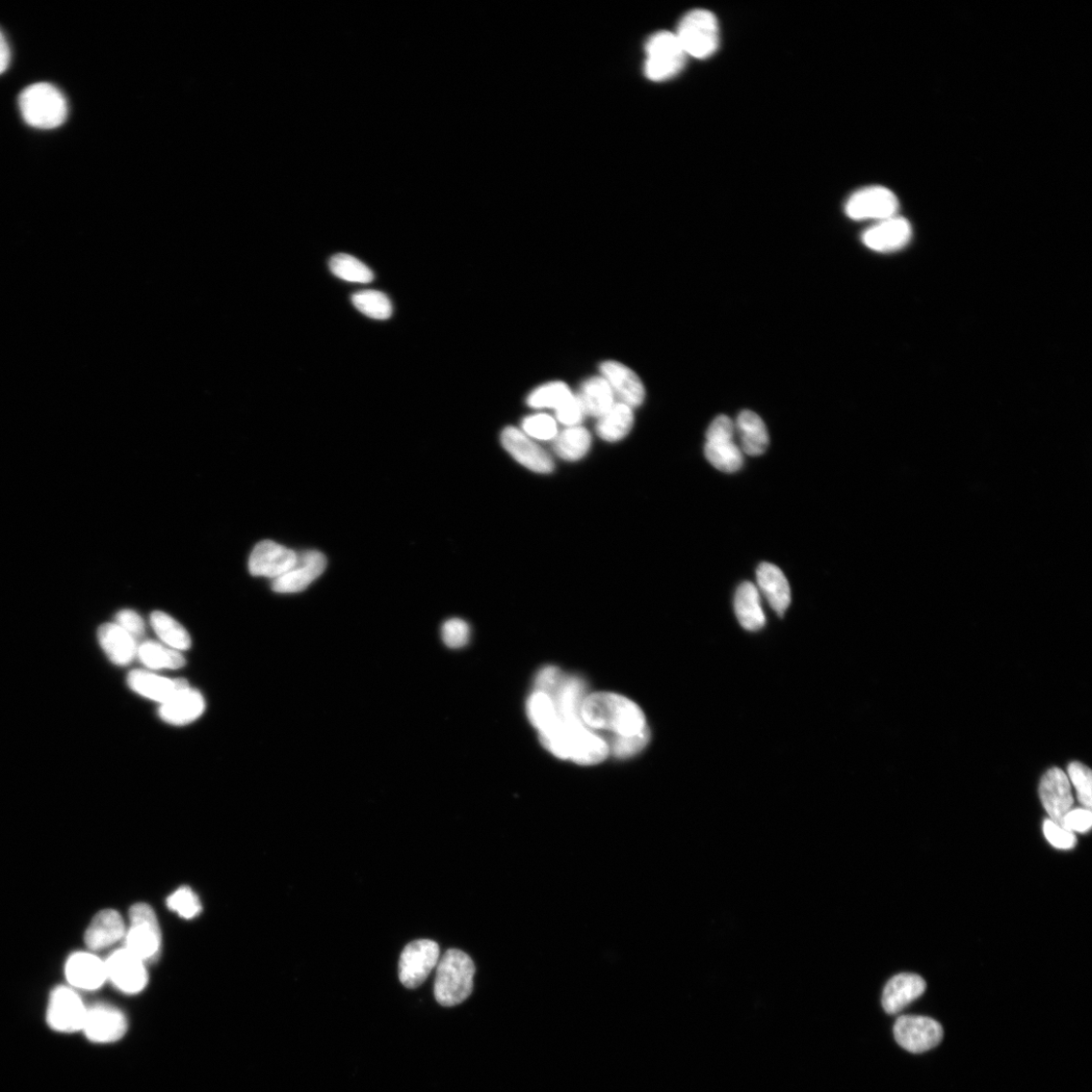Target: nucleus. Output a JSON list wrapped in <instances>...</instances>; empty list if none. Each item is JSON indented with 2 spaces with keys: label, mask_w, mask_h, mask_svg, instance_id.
I'll use <instances>...</instances> for the list:
<instances>
[{
  "label": "nucleus",
  "mask_w": 1092,
  "mask_h": 1092,
  "mask_svg": "<svg viewBox=\"0 0 1092 1092\" xmlns=\"http://www.w3.org/2000/svg\"><path fill=\"white\" fill-rule=\"evenodd\" d=\"M581 718L591 730L611 732L617 737L635 736L647 727L642 710L634 701L610 692L587 696Z\"/></svg>",
  "instance_id": "nucleus-1"
},
{
  "label": "nucleus",
  "mask_w": 1092,
  "mask_h": 1092,
  "mask_svg": "<svg viewBox=\"0 0 1092 1092\" xmlns=\"http://www.w3.org/2000/svg\"><path fill=\"white\" fill-rule=\"evenodd\" d=\"M539 737L542 746L554 756L581 766L600 764L610 753L608 743L593 733L582 719H560L553 730Z\"/></svg>",
  "instance_id": "nucleus-2"
},
{
  "label": "nucleus",
  "mask_w": 1092,
  "mask_h": 1092,
  "mask_svg": "<svg viewBox=\"0 0 1092 1092\" xmlns=\"http://www.w3.org/2000/svg\"><path fill=\"white\" fill-rule=\"evenodd\" d=\"M476 967L472 958L457 950H449L436 966L434 997L446 1007L458 1005L469 999L474 991Z\"/></svg>",
  "instance_id": "nucleus-3"
},
{
  "label": "nucleus",
  "mask_w": 1092,
  "mask_h": 1092,
  "mask_svg": "<svg viewBox=\"0 0 1092 1092\" xmlns=\"http://www.w3.org/2000/svg\"><path fill=\"white\" fill-rule=\"evenodd\" d=\"M18 105L24 122L42 129L60 127L68 113L62 92L47 83L24 89L19 95Z\"/></svg>",
  "instance_id": "nucleus-4"
},
{
  "label": "nucleus",
  "mask_w": 1092,
  "mask_h": 1092,
  "mask_svg": "<svg viewBox=\"0 0 1092 1092\" xmlns=\"http://www.w3.org/2000/svg\"><path fill=\"white\" fill-rule=\"evenodd\" d=\"M677 36L685 55L705 60L716 54L720 42L719 23L715 15L705 9L688 12L680 20Z\"/></svg>",
  "instance_id": "nucleus-5"
},
{
  "label": "nucleus",
  "mask_w": 1092,
  "mask_h": 1092,
  "mask_svg": "<svg viewBox=\"0 0 1092 1092\" xmlns=\"http://www.w3.org/2000/svg\"><path fill=\"white\" fill-rule=\"evenodd\" d=\"M129 928L126 931V949L147 962L161 956L163 935L158 916L146 903H137L129 909Z\"/></svg>",
  "instance_id": "nucleus-6"
},
{
  "label": "nucleus",
  "mask_w": 1092,
  "mask_h": 1092,
  "mask_svg": "<svg viewBox=\"0 0 1092 1092\" xmlns=\"http://www.w3.org/2000/svg\"><path fill=\"white\" fill-rule=\"evenodd\" d=\"M644 74L649 81L666 82L685 67L687 55L674 33L654 34L645 46Z\"/></svg>",
  "instance_id": "nucleus-7"
},
{
  "label": "nucleus",
  "mask_w": 1092,
  "mask_h": 1092,
  "mask_svg": "<svg viewBox=\"0 0 1092 1092\" xmlns=\"http://www.w3.org/2000/svg\"><path fill=\"white\" fill-rule=\"evenodd\" d=\"M88 1009L74 988L59 986L50 995L47 1022L52 1030L61 1034L82 1032Z\"/></svg>",
  "instance_id": "nucleus-8"
},
{
  "label": "nucleus",
  "mask_w": 1092,
  "mask_h": 1092,
  "mask_svg": "<svg viewBox=\"0 0 1092 1092\" xmlns=\"http://www.w3.org/2000/svg\"><path fill=\"white\" fill-rule=\"evenodd\" d=\"M898 206V200L891 190L870 187L851 196L845 204V212L855 221L880 222L896 216Z\"/></svg>",
  "instance_id": "nucleus-9"
},
{
  "label": "nucleus",
  "mask_w": 1092,
  "mask_h": 1092,
  "mask_svg": "<svg viewBox=\"0 0 1092 1092\" xmlns=\"http://www.w3.org/2000/svg\"><path fill=\"white\" fill-rule=\"evenodd\" d=\"M440 949L431 940H416L403 950L399 961L401 983L414 990L422 985L439 962Z\"/></svg>",
  "instance_id": "nucleus-10"
},
{
  "label": "nucleus",
  "mask_w": 1092,
  "mask_h": 1092,
  "mask_svg": "<svg viewBox=\"0 0 1092 1092\" xmlns=\"http://www.w3.org/2000/svg\"><path fill=\"white\" fill-rule=\"evenodd\" d=\"M899 1046L910 1053H924L937 1047L943 1039L942 1026L930 1018L902 1016L893 1029Z\"/></svg>",
  "instance_id": "nucleus-11"
},
{
  "label": "nucleus",
  "mask_w": 1092,
  "mask_h": 1092,
  "mask_svg": "<svg viewBox=\"0 0 1092 1092\" xmlns=\"http://www.w3.org/2000/svg\"><path fill=\"white\" fill-rule=\"evenodd\" d=\"M108 980L126 995H138L148 984L146 964L126 948L115 951L106 961Z\"/></svg>",
  "instance_id": "nucleus-12"
},
{
  "label": "nucleus",
  "mask_w": 1092,
  "mask_h": 1092,
  "mask_svg": "<svg viewBox=\"0 0 1092 1092\" xmlns=\"http://www.w3.org/2000/svg\"><path fill=\"white\" fill-rule=\"evenodd\" d=\"M127 1031L124 1012L109 1004L89 1007L83 1033L95 1044H112L120 1041Z\"/></svg>",
  "instance_id": "nucleus-13"
},
{
  "label": "nucleus",
  "mask_w": 1092,
  "mask_h": 1092,
  "mask_svg": "<svg viewBox=\"0 0 1092 1092\" xmlns=\"http://www.w3.org/2000/svg\"><path fill=\"white\" fill-rule=\"evenodd\" d=\"M503 448L527 469L537 474H551L555 470L553 457L523 430L507 427L501 435Z\"/></svg>",
  "instance_id": "nucleus-14"
},
{
  "label": "nucleus",
  "mask_w": 1092,
  "mask_h": 1092,
  "mask_svg": "<svg viewBox=\"0 0 1092 1092\" xmlns=\"http://www.w3.org/2000/svg\"><path fill=\"white\" fill-rule=\"evenodd\" d=\"M297 559L298 554L294 551L277 542L264 540L255 545L248 567L252 576L273 581L287 573L295 565Z\"/></svg>",
  "instance_id": "nucleus-15"
},
{
  "label": "nucleus",
  "mask_w": 1092,
  "mask_h": 1092,
  "mask_svg": "<svg viewBox=\"0 0 1092 1092\" xmlns=\"http://www.w3.org/2000/svg\"><path fill=\"white\" fill-rule=\"evenodd\" d=\"M65 977L77 992L97 991L108 981L106 961L91 952L73 953L65 964Z\"/></svg>",
  "instance_id": "nucleus-16"
},
{
  "label": "nucleus",
  "mask_w": 1092,
  "mask_h": 1092,
  "mask_svg": "<svg viewBox=\"0 0 1092 1092\" xmlns=\"http://www.w3.org/2000/svg\"><path fill=\"white\" fill-rule=\"evenodd\" d=\"M326 566L327 559L318 551H308L298 555L295 565L287 573L273 581V590L279 594L302 592L324 573Z\"/></svg>",
  "instance_id": "nucleus-17"
},
{
  "label": "nucleus",
  "mask_w": 1092,
  "mask_h": 1092,
  "mask_svg": "<svg viewBox=\"0 0 1092 1092\" xmlns=\"http://www.w3.org/2000/svg\"><path fill=\"white\" fill-rule=\"evenodd\" d=\"M1038 792L1050 819L1063 826L1064 818L1074 805L1069 777L1058 768L1049 770L1042 778Z\"/></svg>",
  "instance_id": "nucleus-18"
},
{
  "label": "nucleus",
  "mask_w": 1092,
  "mask_h": 1092,
  "mask_svg": "<svg viewBox=\"0 0 1092 1092\" xmlns=\"http://www.w3.org/2000/svg\"><path fill=\"white\" fill-rule=\"evenodd\" d=\"M913 230L904 218L894 216L878 222L863 233L862 241L869 249L877 252L896 251L912 238Z\"/></svg>",
  "instance_id": "nucleus-19"
},
{
  "label": "nucleus",
  "mask_w": 1092,
  "mask_h": 1092,
  "mask_svg": "<svg viewBox=\"0 0 1092 1092\" xmlns=\"http://www.w3.org/2000/svg\"><path fill=\"white\" fill-rule=\"evenodd\" d=\"M601 370L619 402L631 408L638 407L643 403L644 385L633 370L613 360L603 362Z\"/></svg>",
  "instance_id": "nucleus-20"
},
{
  "label": "nucleus",
  "mask_w": 1092,
  "mask_h": 1092,
  "mask_svg": "<svg viewBox=\"0 0 1092 1092\" xmlns=\"http://www.w3.org/2000/svg\"><path fill=\"white\" fill-rule=\"evenodd\" d=\"M127 684L137 694L165 704L177 693L187 690L190 685L185 679H169L160 674L143 670H135L128 673Z\"/></svg>",
  "instance_id": "nucleus-21"
},
{
  "label": "nucleus",
  "mask_w": 1092,
  "mask_h": 1092,
  "mask_svg": "<svg viewBox=\"0 0 1092 1092\" xmlns=\"http://www.w3.org/2000/svg\"><path fill=\"white\" fill-rule=\"evenodd\" d=\"M126 931L125 921L116 910H101L87 928L85 942L93 952L105 950L125 939Z\"/></svg>",
  "instance_id": "nucleus-22"
},
{
  "label": "nucleus",
  "mask_w": 1092,
  "mask_h": 1092,
  "mask_svg": "<svg viewBox=\"0 0 1092 1092\" xmlns=\"http://www.w3.org/2000/svg\"><path fill=\"white\" fill-rule=\"evenodd\" d=\"M927 983L921 976L901 973L892 977L882 996V1005L890 1015H896L909 1003L921 998L926 992Z\"/></svg>",
  "instance_id": "nucleus-23"
},
{
  "label": "nucleus",
  "mask_w": 1092,
  "mask_h": 1092,
  "mask_svg": "<svg viewBox=\"0 0 1092 1092\" xmlns=\"http://www.w3.org/2000/svg\"><path fill=\"white\" fill-rule=\"evenodd\" d=\"M757 582L772 609L783 616L791 604V589L783 571L763 563L757 569Z\"/></svg>",
  "instance_id": "nucleus-24"
},
{
  "label": "nucleus",
  "mask_w": 1092,
  "mask_h": 1092,
  "mask_svg": "<svg viewBox=\"0 0 1092 1092\" xmlns=\"http://www.w3.org/2000/svg\"><path fill=\"white\" fill-rule=\"evenodd\" d=\"M97 637L103 652L115 665L127 666L137 657L139 647L137 639L119 627L116 622L102 624Z\"/></svg>",
  "instance_id": "nucleus-25"
},
{
  "label": "nucleus",
  "mask_w": 1092,
  "mask_h": 1092,
  "mask_svg": "<svg viewBox=\"0 0 1092 1092\" xmlns=\"http://www.w3.org/2000/svg\"><path fill=\"white\" fill-rule=\"evenodd\" d=\"M204 709L205 702L201 693L190 687L162 705L159 713L169 724L187 725L200 717Z\"/></svg>",
  "instance_id": "nucleus-26"
},
{
  "label": "nucleus",
  "mask_w": 1092,
  "mask_h": 1092,
  "mask_svg": "<svg viewBox=\"0 0 1092 1092\" xmlns=\"http://www.w3.org/2000/svg\"><path fill=\"white\" fill-rule=\"evenodd\" d=\"M735 427L740 435L743 453L759 456L767 452L770 445L769 433L757 413L748 410L741 412Z\"/></svg>",
  "instance_id": "nucleus-27"
},
{
  "label": "nucleus",
  "mask_w": 1092,
  "mask_h": 1092,
  "mask_svg": "<svg viewBox=\"0 0 1092 1092\" xmlns=\"http://www.w3.org/2000/svg\"><path fill=\"white\" fill-rule=\"evenodd\" d=\"M735 611L741 626L748 632L765 627L766 615L758 588L750 582L741 584L735 596Z\"/></svg>",
  "instance_id": "nucleus-28"
},
{
  "label": "nucleus",
  "mask_w": 1092,
  "mask_h": 1092,
  "mask_svg": "<svg viewBox=\"0 0 1092 1092\" xmlns=\"http://www.w3.org/2000/svg\"><path fill=\"white\" fill-rule=\"evenodd\" d=\"M560 718L563 720H577L581 718V708L586 697L585 686L581 679L576 677H562L555 690L551 693Z\"/></svg>",
  "instance_id": "nucleus-29"
},
{
  "label": "nucleus",
  "mask_w": 1092,
  "mask_h": 1092,
  "mask_svg": "<svg viewBox=\"0 0 1092 1092\" xmlns=\"http://www.w3.org/2000/svg\"><path fill=\"white\" fill-rule=\"evenodd\" d=\"M586 409L587 415L600 419L616 403L615 395L608 382L601 377L587 380L579 395Z\"/></svg>",
  "instance_id": "nucleus-30"
},
{
  "label": "nucleus",
  "mask_w": 1092,
  "mask_h": 1092,
  "mask_svg": "<svg viewBox=\"0 0 1092 1092\" xmlns=\"http://www.w3.org/2000/svg\"><path fill=\"white\" fill-rule=\"evenodd\" d=\"M634 422L633 408L616 402L602 418L598 419L596 430L603 440L617 442L631 432Z\"/></svg>",
  "instance_id": "nucleus-31"
},
{
  "label": "nucleus",
  "mask_w": 1092,
  "mask_h": 1092,
  "mask_svg": "<svg viewBox=\"0 0 1092 1092\" xmlns=\"http://www.w3.org/2000/svg\"><path fill=\"white\" fill-rule=\"evenodd\" d=\"M592 437L590 432L580 426L566 427L554 439V451L567 461H577L590 451Z\"/></svg>",
  "instance_id": "nucleus-32"
},
{
  "label": "nucleus",
  "mask_w": 1092,
  "mask_h": 1092,
  "mask_svg": "<svg viewBox=\"0 0 1092 1092\" xmlns=\"http://www.w3.org/2000/svg\"><path fill=\"white\" fill-rule=\"evenodd\" d=\"M153 631L168 647L175 651H187L192 645V638L188 631L170 615L163 611H155L150 616Z\"/></svg>",
  "instance_id": "nucleus-33"
},
{
  "label": "nucleus",
  "mask_w": 1092,
  "mask_h": 1092,
  "mask_svg": "<svg viewBox=\"0 0 1092 1092\" xmlns=\"http://www.w3.org/2000/svg\"><path fill=\"white\" fill-rule=\"evenodd\" d=\"M705 453L715 469L725 474L737 473L744 465V453L734 440L707 441Z\"/></svg>",
  "instance_id": "nucleus-34"
},
{
  "label": "nucleus",
  "mask_w": 1092,
  "mask_h": 1092,
  "mask_svg": "<svg viewBox=\"0 0 1092 1092\" xmlns=\"http://www.w3.org/2000/svg\"><path fill=\"white\" fill-rule=\"evenodd\" d=\"M139 661L151 670H177L186 665V659L175 649L155 641H144L138 647Z\"/></svg>",
  "instance_id": "nucleus-35"
},
{
  "label": "nucleus",
  "mask_w": 1092,
  "mask_h": 1092,
  "mask_svg": "<svg viewBox=\"0 0 1092 1092\" xmlns=\"http://www.w3.org/2000/svg\"><path fill=\"white\" fill-rule=\"evenodd\" d=\"M528 715L539 735L553 730L561 719L551 696L540 691L529 697Z\"/></svg>",
  "instance_id": "nucleus-36"
},
{
  "label": "nucleus",
  "mask_w": 1092,
  "mask_h": 1092,
  "mask_svg": "<svg viewBox=\"0 0 1092 1092\" xmlns=\"http://www.w3.org/2000/svg\"><path fill=\"white\" fill-rule=\"evenodd\" d=\"M329 268L335 276L349 282L369 283L375 278L374 273L368 266L349 254L334 255L330 259Z\"/></svg>",
  "instance_id": "nucleus-37"
},
{
  "label": "nucleus",
  "mask_w": 1092,
  "mask_h": 1092,
  "mask_svg": "<svg viewBox=\"0 0 1092 1092\" xmlns=\"http://www.w3.org/2000/svg\"><path fill=\"white\" fill-rule=\"evenodd\" d=\"M353 306L369 318L386 320L392 316L391 301L382 292L367 290L355 293L351 298Z\"/></svg>",
  "instance_id": "nucleus-38"
},
{
  "label": "nucleus",
  "mask_w": 1092,
  "mask_h": 1092,
  "mask_svg": "<svg viewBox=\"0 0 1092 1092\" xmlns=\"http://www.w3.org/2000/svg\"><path fill=\"white\" fill-rule=\"evenodd\" d=\"M573 396L569 387L563 382L545 383L535 388L528 396V404L533 409H554L561 407Z\"/></svg>",
  "instance_id": "nucleus-39"
},
{
  "label": "nucleus",
  "mask_w": 1092,
  "mask_h": 1092,
  "mask_svg": "<svg viewBox=\"0 0 1092 1092\" xmlns=\"http://www.w3.org/2000/svg\"><path fill=\"white\" fill-rule=\"evenodd\" d=\"M167 906L185 920H193L201 913L199 896L190 888H180L167 898Z\"/></svg>",
  "instance_id": "nucleus-40"
},
{
  "label": "nucleus",
  "mask_w": 1092,
  "mask_h": 1092,
  "mask_svg": "<svg viewBox=\"0 0 1092 1092\" xmlns=\"http://www.w3.org/2000/svg\"><path fill=\"white\" fill-rule=\"evenodd\" d=\"M523 431L531 439L540 441L554 440L559 434L557 421L546 414L528 416L523 421Z\"/></svg>",
  "instance_id": "nucleus-41"
},
{
  "label": "nucleus",
  "mask_w": 1092,
  "mask_h": 1092,
  "mask_svg": "<svg viewBox=\"0 0 1092 1092\" xmlns=\"http://www.w3.org/2000/svg\"><path fill=\"white\" fill-rule=\"evenodd\" d=\"M651 734H649L648 727L643 732L635 736L617 737L614 736L609 746V752L615 758L628 759L639 751H641L648 744Z\"/></svg>",
  "instance_id": "nucleus-42"
},
{
  "label": "nucleus",
  "mask_w": 1092,
  "mask_h": 1092,
  "mask_svg": "<svg viewBox=\"0 0 1092 1092\" xmlns=\"http://www.w3.org/2000/svg\"><path fill=\"white\" fill-rule=\"evenodd\" d=\"M1069 774L1073 784L1077 791L1080 803L1087 810L1092 805V775L1089 768L1078 762H1074L1069 767Z\"/></svg>",
  "instance_id": "nucleus-43"
},
{
  "label": "nucleus",
  "mask_w": 1092,
  "mask_h": 1092,
  "mask_svg": "<svg viewBox=\"0 0 1092 1092\" xmlns=\"http://www.w3.org/2000/svg\"><path fill=\"white\" fill-rule=\"evenodd\" d=\"M470 636L469 624L460 618L449 619L441 628L442 640L451 648L463 647L469 642Z\"/></svg>",
  "instance_id": "nucleus-44"
},
{
  "label": "nucleus",
  "mask_w": 1092,
  "mask_h": 1092,
  "mask_svg": "<svg viewBox=\"0 0 1092 1092\" xmlns=\"http://www.w3.org/2000/svg\"><path fill=\"white\" fill-rule=\"evenodd\" d=\"M557 419L566 427L580 426L587 416L579 395H573L556 410Z\"/></svg>",
  "instance_id": "nucleus-45"
},
{
  "label": "nucleus",
  "mask_w": 1092,
  "mask_h": 1092,
  "mask_svg": "<svg viewBox=\"0 0 1092 1092\" xmlns=\"http://www.w3.org/2000/svg\"><path fill=\"white\" fill-rule=\"evenodd\" d=\"M1043 831L1046 840L1056 849L1072 850L1077 844V839L1073 831L1051 819L1044 821Z\"/></svg>",
  "instance_id": "nucleus-46"
},
{
  "label": "nucleus",
  "mask_w": 1092,
  "mask_h": 1092,
  "mask_svg": "<svg viewBox=\"0 0 1092 1092\" xmlns=\"http://www.w3.org/2000/svg\"><path fill=\"white\" fill-rule=\"evenodd\" d=\"M116 623L135 639L142 637L145 634V622L143 618L133 610L124 609L120 611L116 615Z\"/></svg>",
  "instance_id": "nucleus-47"
},
{
  "label": "nucleus",
  "mask_w": 1092,
  "mask_h": 1092,
  "mask_svg": "<svg viewBox=\"0 0 1092 1092\" xmlns=\"http://www.w3.org/2000/svg\"><path fill=\"white\" fill-rule=\"evenodd\" d=\"M736 433L735 423L725 415L716 418L709 427L707 441L734 440Z\"/></svg>",
  "instance_id": "nucleus-48"
},
{
  "label": "nucleus",
  "mask_w": 1092,
  "mask_h": 1092,
  "mask_svg": "<svg viewBox=\"0 0 1092 1092\" xmlns=\"http://www.w3.org/2000/svg\"><path fill=\"white\" fill-rule=\"evenodd\" d=\"M1092 825V814L1087 809L1072 810L1065 816L1063 826L1073 833L1085 834Z\"/></svg>",
  "instance_id": "nucleus-49"
},
{
  "label": "nucleus",
  "mask_w": 1092,
  "mask_h": 1092,
  "mask_svg": "<svg viewBox=\"0 0 1092 1092\" xmlns=\"http://www.w3.org/2000/svg\"><path fill=\"white\" fill-rule=\"evenodd\" d=\"M562 677L563 674L559 668L553 666L543 668L537 674L535 681V691H540L545 694L551 695Z\"/></svg>",
  "instance_id": "nucleus-50"
},
{
  "label": "nucleus",
  "mask_w": 1092,
  "mask_h": 1092,
  "mask_svg": "<svg viewBox=\"0 0 1092 1092\" xmlns=\"http://www.w3.org/2000/svg\"><path fill=\"white\" fill-rule=\"evenodd\" d=\"M11 61V51L9 44L0 31V74H3L9 67Z\"/></svg>",
  "instance_id": "nucleus-51"
}]
</instances>
